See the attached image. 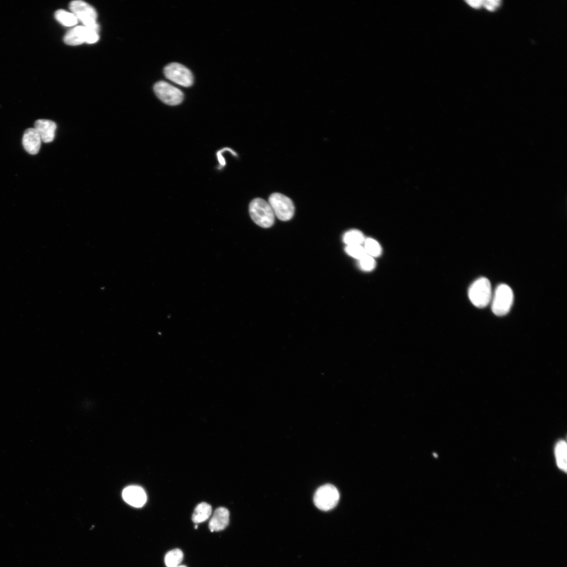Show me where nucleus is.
<instances>
[{
	"mask_svg": "<svg viewBox=\"0 0 567 567\" xmlns=\"http://www.w3.org/2000/svg\"><path fill=\"white\" fill-rule=\"evenodd\" d=\"M468 295L475 307H487L491 302L493 295L490 281L486 278L478 279L470 286Z\"/></svg>",
	"mask_w": 567,
	"mask_h": 567,
	"instance_id": "f257e3e1",
	"label": "nucleus"
},
{
	"mask_svg": "<svg viewBox=\"0 0 567 567\" xmlns=\"http://www.w3.org/2000/svg\"><path fill=\"white\" fill-rule=\"evenodd\" d=\"M249 212L254 222L261 228H269L274 224V213L269 202L264 199L256 198L252 201Z\"/></svg>",
	"mask_w": 567,
	"mask_h": 567,
	"instance_id": "f03ea898",
	"label": "nucleus"
},
{
	"mask_svg": "<svg viewBox=\"0 0 567 567\" xmlns=\"http://www.w3.org/2000/svg\"><path fill=\"white\" fill-rule=\"evenodd\" d=\"M514 301L513 290L507 285L498 286L492 295V310L498 316H505L510 311Z\"/></svg>",
	"mask_w": 567,
	"mask_h": 567,
	"instance_id": "7ed1b4c3",
	"label": "nucleus"
},
{
	"mask_svg": "<svg viewBox=\"0 0 567 567\" xmlns=\"http://www.w3.org/2000/svg\"><path fill=\"white\" fill-rule=\"evenodd\" d=\"M70 9L83 25L99 32L100 26L96 22L98 15L92 6L81 0H76L71 3Z\"/></svg>",
	"mask_w": 567,
	"mask_h": 567,
	"instance_id": "20e7f679",
	"label": "nucleus"
},
{
	"mask_svg": "<svg viewBox=\"0 0 567 567\" xmlns=\"http://www.w3.org/2000/svg\"><path fill=\"white\" fill-rule=\"evenodd\" d=\"M99 32L84 25L77 26L69 30L64 37L65 44L76 46L86 43L92 45L98 42L100 39Z\"/></svg>",
	"mask_w": 567,
	"mask_h": 567,
	"instance_id": "39448f33",
	"label": "nucleus"
},
{
	"mask_svg": "<svg viewBox=\"0 0 567 567\" xmlns=\"http://www.w3.org/2000/svg\"><path fill=\"white\" fill-rule=\"evenodd\" d=\"M275 216L282 221H288L294 214L295 206L291 199L280 193H274L269 199Z\"/></svg>",
	"mask_w": 567,
	"mask_h": 567,
	"instance_id": "423d86ee",
	"label": "nucleus"
},
{
	"mask_svg": "<svg viewBox=\"0 0 567 567\" xmlns=\"http://www.w3.org/2000/svg\"><path fill=\"white\" fill-rule=\"evenodd\" d=\"M339 500V493L337 488L331 485H326L316 491L314 502L320 510L328 511L333 509Z\"/></svg>",
	"mask_w": 567,
	"mask_h": 567,
	"instance_id": "0eeeda50",
	"label": "nucleus"
},
{
	"mask_svg": "<svg viewBox=\"0 0 567 567\" xmlns=\"http://www.w3.org/2000/svg\"><path fill=\"white\" fill-rule=\"evenodd\" d=\"M166 78L184 87L189 88L193 84V76L190 70L182 64L172 63L164 69Z\"/></svg>",
	"mask_w": 567,
	"mask_h": 567,
	"instance_id": "6e6552de",
	"label": "nucleus"
},
{
	"mask_svg": "<svg viewBox=\"0 0 567 567\" xmlns=\"http://www.w3.org/2000/svg\"><path fill=\"white\" fill-rule=\"evenodd\" d=\"M154 90L159 99L170 106L181 104L184 99L182 91L164 81L156 83Z\"/></svg>",
	"mask_w": 567,
	"mask_h": 567,
	"instance_id": "1a4fd4ad",
	"label": "nucleus"
},
{
	"mask_svg": "<svg viewBox=\"0 0 567 567\" xmlns=\"http://www.w3.org/2000/svg\"><path fill=\"white\" fill-rule=\"evenodd\" d=\"M122 495L124 501L135 507H142L147 502L146 493L140 487H128L123 490Z\"/></svg>",
	"mask_w": 567,
	"mask_h": 567,
	"instance_id": "9d476101",
	"label": "nucleus"
},
{
	"mask_svg": "<svg viewBox=\"0 0 567 567\" xmlns=\"http://www.w3.org/2000/svg\"><path fill=\"white\" fill-rule=\"evenodd\" d=\"M57 128L56 123L48 119H38L34 123V128L38 133L41 142L45 143L54 141Z\"/></svg>",
	"mask_w": 567,
	"mask_h": 567,
	"instance_id": "9b49d317",
	"label": "nucleus"
},
{
	"mask_svg": "<svg viewBox=\"0 0 567 567\" xmlns=\"http://www.w3.org/2000/svg\"><path fill=\"white\" fill-rule=\"evenodd\" d=\"M23 146L29 154L35 155L38 154L41 143V138L36 131L33 128L26 129L23 135Z\"/></svg>",
	"mask_w": 567,
	"mask_h": 567,
	"instance_id": "f8f14e48",
	"label": "nucleus"
},
{
	"mask_svg": "<svg viewBox=\"0 0 567 567\" xmlns=\"http://www.w3.org/2000/svg\"><path fill=\"white\" fill-rule=\"evenodd\" d=\"M230 513L228 509L220 507L215 510L209 522V529L211 532L225 530L229 525Z\"/></svg>",
	"mask_w": 567,
	"mask_h": 567,
	"instance_id": "ddd939ff",
	"label": "nucleus"
},
{
	"mask_svg": "<svg viewBox=\"0 0 567 567\" xmlns=\"http://www.w3.org/2000/svg\"><path fill=\"white\" fill-rule=\"evenodd\" d=\"M212 507L209 504L201 503L196 507L192 515V521L199 524L206 521L212 513Z\"/></svg>",
	"mask_w": 567,
	"mask_h": 567,
	"instance_id": "4468645a",
	"label": "nucleus"
},
{
	"mask_svg": "<svg viewBox=\"0 0 567 567\" xmlns=\"http://www.w3.org/2000/svg\"><path fill=\"white\" fill-rule=\"evenodd\" d=\"M55 18L60 24L67 27L73 26L78 21L73 13L61 9L55 13Z\"/></svg>",
	"mask_w": 567,
	"mask_h": 567,
	"instance_id": "2eb2a0df",
	"label": "nucleus"
},
{
	"mask_svg": "<svg viewBox=\"0 0 567 567\" xmlns=\"http://www.w3.org/2000/svg\"><path fill=\"white\" fill-rule=\"evenodd\" d=\"M366 238L363 233L357 230H350L344 234L343 241L347 245H362Z\"/></svg>",
	"mask_w": 567,
	"mask_h": 567,
	"instance_id": "dca6fc26",
	"label": "nucleus"
},
{
	"mask_svg": "<svg viewBox=\"0 0 567 567\" xmlns=\"http://www.w3.org/2000/svg\"><path fill=\"white\" fill-rule=\"evenodd\" d=\"M555 454L558 466L564 472L566 471V444L560 441L556 446Z\"/></svg>",
	"mask_w": 567,
	"mask_h": 567,
	"instance_id": "f3484780",
	"label": "nucleus"
},
{
	"mask_svg": "<svg viewBox=\"0 0 567 567\" xmlns=\"http://www.w3.org/2000/svg\"><path fill=\"white\" fill-rule=\"evenodd\" d=\"M184 559V554L181 549H175L169 551L165 556V563L167 567L179 565Z\"/></svg>",
	"mask_w": 567,
	"mask_h": 567,
	"instance_id": "a211bd4d",
	"label": "nucleus"
},
{
	"mask_svg": "<svg viewBox=\"0 0 567 567\" xmlns=\"http://www.w3.org/2000/svg\"><path fill=\"white\" fill-rule=\"evenodd\" d=\"M364 244L367 255L374 258L381 255L382 248L376 240L372 238L366 239Z\"/></svg>",
	"mask_w": 567,
	"mask_h": 567,
	"instance_id": "6ab92c4d",
	"label": "nucleus"
},
{
	"mask_svg": "<svg viewBox=\"0 0 567 567\" xmlns=\"http://www.w3.org/2000/svg\"><path fill=\"white\" fill-rule=\"evenodd\" d=\"M345 251L350 256L358 260L367 255L362 245H347L345 248Z\"/></svg>",
	"mask_w": 567,
	"mask_h": 567,
	"instance_id": "aec40b11",
	"label": "nucleus"
},
{
	"mask_svg": "<svg viewBox=\"0 0 567 567\" xmlns=\"http://www.w3.org/2000/svg\"><path fill=\"white\" fill-rule=\"evenodd\" d=\"M359 266L364 271L370 272L375 269L376 262L374 257L366 255L359 260Z\"/></svg>",
	"mask_w": 567,
	"mask_h": 567,
	"instance_id": "412c9836",
	"label": "nucleus"
},
{
	"mask_svg": "<svg viewBox=\"0 0 567 567\" xmlns=\"http://www.w3.org/2000/svg\"><path fill=\"white\" fill-rule=\"evenodd\" d=\"M501 3V2L499 0H488V1H483V7L490 11H493L500 6Z\"/></svg>",
	"mask_w": 567,
	"mask_h": 567,
	"instance_id": "4be33fe9",
	"label": "nucleus"
},
{
	"mask_svg": "<svg viewBox=\"0 0 567 567\" xmlns=\"http://www.w3.org/2000/svg\"><path fill=\"white\" fill-rule=\"evenodd\" d=\"M469 6L475 9H479L483 7L482 0H476V1H467L466 2Z\"/></svg>",
	"mask_w": 567,
	"mask_h": 567,
	"instance_id": "5701e85b",
	"label": "nucleus"
},
{
	"mask_svg": "<svg viewBox=\"0 0 567 567\" xmlns=\"http://www.w3.org/2000/svg\"><path fill=\"white\" fill-rule=\"evenodd\" d=\"M175 567H187V566H185V565H178V566H175Z\"/></svg>",
	"mask_w": 567,
	"mask_h": 567,
	"instance_id": "b1692460",
	"label": "nucleus"
},
{
	"mask_svg": "<svg viewBox=\"0 0 567 567\" xmlns=\"http://www.w3.org/2000/svg\"><path fill=\"white\" fill-rule=\"evenodd\" d=\"M197 528H198V526H197V525H196V526L195 527V529H197Z\"/></svg>",
	"mask_w": 567,
	"mask_h": 567,
	"instance_id": "393cba45",
	"label": "nucleus"
}]
</instances>
